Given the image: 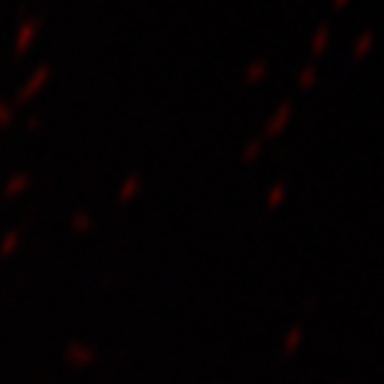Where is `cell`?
<instances>
[{
	"label": "cell",
	"instance_id": "1",
	"mask_svg": "<svg viewBox=\"0 0 384 384\" xmlns=\"http://www.w3.org/2000/svg\"><path fill=\"white\" fill-rule=\"evenodd\" d=\"M49 75H52V71H49V66H40V68L35 71V75L29 77V83L20 88V94H17V100H15V103H29V100L35 97V94H37V91H40L46 83H49Z\"/></svg>",
	"mask_w": 384,
	"mask_h": 384
},
{
	"label": "cell",
	"instance_id": "2",
	"mask_svg": "<svg viewBox=\"0 0 384 384\" xmlns=\"http://www.w3.org/2000/svg\"><path fill=\"white\" fill-rule=\"evenodd\" d=\"M37 32H40V20H26V23H23L20 32H17V40H15V55H26L32 40L37 37Z\"/></svg>",
	"mask_w": 384,
	"mask_h": 384
},
{
	"label": "cell",
	"instance_id": "3",
	"mask_svg": "<svg viewBox=\"0 0 384 384\" xmlns=\"http://www.w3.org/2000/svg\"><path fill=\"white\" fill-rule=\"evenodd\" d=\"M291 114H294L291 103H285V106H279V108H276V114H273V117L268 119V126H265V137L271 140V137L282 134V131L287 128V123H291Z\"/></svg>",
	"mask_w": 384,
	"mask_h": 384
},
{
	"label": "cell",
	"instance_id": "4",
	"mask_svg": "<svg viewBox=\"0 0 384 384\" xmlns=\"http://www.w3.org/2000/svg\"><path fill=\"white\" fill-rule=\"evenodd\" d=\"M373 46H376V32H362V37H358L356 46H353V57H356V60L367 57V55L373 52Z\"/></svg>",
	"mask_w": 384,
	"mask_h": 384
},
{
	"label": "cell",
	"instance_id": "5",
	"mask_svg": "<svg viewBox=\"0 0 384 384\" xmlns=\"http://www.w3.org/2000/svg\"><path fill=\"white\" fill-rule=\"evenodd\" d=\"M265 75H268V63H265V60H256V63L248 66V71L242 75V80H245V83H259Z\"/></svg>",
	"mask_w": 384,
	"mask_h": 384
},
{
	"label": "cell",
	"instance_id": "6",
	"mask_svg": "<svg viewBox=\"0 0 384 384\" xmlns=\"http://www.w3.org/2000/svg\"><path fill=\"white\" fill-rule=\"evenodd\" d=\"M327 43H330V29L327 26H319L316 35H314V55H325Z\"/></svg>",
	"mask_w": 384,
	"mask_h": 384
},
{
	"label": "cell",
	"instance_id": "7",
	"mask_svg": "<svg viewBox=\"0 0 384 384\" xmlns=\"http://www.w3.org/2000/svg\"><path fill=\"white\" fill-rule=\"evenodd\" d=\"M316 77H319L316 66H305V68L299 71V86H302V88H310V86L316 83Z\"/></svg>",
	"mask_w": 384,
	"mask_h": 384
},
{
	"label": "cell",
	"instance_id": "8",
	"mask_svg": "<svg viewBox=\"0 0 384 384\" xmlns=\"http://www.w3.org/2000/svg\"><path fill=\"white\" fill-rule=\"evenodd\" d=\"M12 119H15V106H9V103L0 100V128L12 126Z\"/></svg>",
	"mask_w": 384,
	"mask_h": 384
},
{
	"label": "cell",
	"instance_id": "9",
	"mask_svg": "<svg viewBox=\"0 0 384 384\" xmlns=\"http://www.w3.org/2000/svg\"><path fill=\"white\" fill-rule=\"evenodd\" d=\"M259 151H262V140H253V142H248V148H245V162H253L256 157H259Z\"/></svg>",
	"mask_w": 384,
	"mask_h": 384
},
{
	"label": "cell",
	"instance_id": "10",
	"mask_svg": "<svg viewBox=\"0 0 384 384\" xmlns=\"http://www.w3.org/2000/svg\"><path fill=\"white\" fill-rule=\"evenodd\" d=\"M26 182H29L26 177H17L15 182H9V191H20V188H23V185H26Z\"/></svg>",
	"mask_w": 384,
	"mask_h": 384
},
{
	"label": "cell",
	"instance_id": "11",
	"mask_svg": "<svg viewBox=\"0 0 384 384\" xmlns=\"http://www.w3.org/2000/svg\"><path fill=\"white\" fill-rule=\"evenodd\" d=\"M134 188H137V180H128V185L123 188V197H126V194H131V191H134Z\"/></svg>",
	"mask_w": 384,
	"mask_h": 384
},
{
	"label": "cell",
	"instance_id": "12",
	"mask_svg": "<svg viewBox=\"0 0 384 384\" xmlns=\"http://www.w3.org/2000/svg\"><path fill=\"white\" fill-rule=\"evenodd\" d=\"M350 3V0H333V9H345Z\"/></svg>",
	"mask_w": 384,
	"mask_h": 384
}]
</instances>
